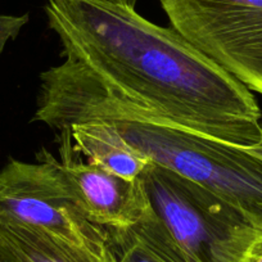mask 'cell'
I'll list each match as a JSON object with an SVG mask.
<instances>
[{
    "label": "cell",
    "instance_id": "1",
    "mask_svg": "<svg viewBox=\"0 0 262 262\" xmlns=\"http://www.w3.org/2000/svg\"><path fill=\"white\" fill-rule=\"evenodd\" d=\"M64 59L163 122L236 147L261 142L253 93L173 27L111 0H47Z\"/></svg>",
    "mask_w": 262,
    "mask_h": 262
},
{
    "label": "cell",
    "instance_id": "2",
    "mask_svg": "<svg viewBox=\"0 0 262 262\" xmlns=\"http://www.w3.org/2000/svg\"><path fill=\"white\" fill-rule=\"evenodd\" d=\"M32 120L45 123L55 134L76 123H112L148 160L200 184L256 226L262 225V158L248 148L158 120L105 89L71 60L40 75Z\"/></svg>",
    "mask_w": 262,
    "mask_h": 262
},
{
    "label": "cell",
    "instance_id": "3",
    "mask_svg": "<svg viewBox=\"0 0 262 262\" xmlns=\"http://www.w3.org/2000/svg\"><path fill=\"white\" fill-rule=\"evenodd\" d=\"M185 262H243L258 226L220 196L150 161L140 175Z\"/></svg>",
    "mask_w": 262,
    "mask_h": 262
},
{
    "label": "cell",
    "instance_id": "4",
    "mask_svg": "<svg viewBox=\"0 0 262 262\" xmlns=\"http://www.w3.org/2000/svg\"><path fill=\"white\" fill-rule=\"evenodd\" d=\"M36 162L0 168V215L98 254L112 252L104 229L89 220L59 160L45 149Z\"/></svg>",
    "mask_w": 262,
    "mask_h": 262
},
{
    "label": "cell",
    "instance_id": "5",
    "mask_svg": "<svg viewBox=\"0 0 262 262\" xmlns=\"http://www.w3.org/2000/svg\"><path fill=\"white\" fill-rule=\"evenodd\" d=\"M171 27L262 95V0H160Z\"/></svg>",
    "mask_w": 262,
    "mask_h": 262
},
{
    "label": "cell",
    "instance_id": "6",
    "mask_svg": "<svg viewBox=\"0 0 262 262\" xmlns=\"http://www.w3.org/2000/svg\"><path fill=\"white\" fill-rule=\"evenodd\" d=\"M57 139L59 163L92 223L104 230L130 228L152 210L142 178L127 180L82 161L70 130L57 134Z\"/></svg>",
    "mask_w": 262,
    "mask_h": 262
},
{
    "label": "cell",
    "instance_id": "7",
    "mask_svg": "<svg viewBox=\"0 0 262 262\" xmlns=\"http://www.w3.org/2000/svg\"><path fill=\"white\" fill-rule=\"evenodd\" d=\"M75 149L104 170L127 180L140 178L150 161L108 122L76 123L70 127Z\"/></svg>",
    "mask_w": 262,
    "mask_h": 262
},
{
    "label": "cell",
    "instance_id": "8",
    "mask_svg": "<svg viewBox=\"0 0 262 262\" xmlns=\"http://www.w3.org/2000/svg\"><path fill=\"white\" fill-rule=\"evenodd\" d=\"M0 236L21 262H117L113 252L94 253L4 215H0Z\"/></svg>",
    "mask_w": 262,
    "mask_h": 262
},
{
    "label": "cell",
    "instance_id": "9",
    "mask_svg": "<svg viewBox=\"0 0 262 262\" xmlns=\"http://www.w3.org/2000/svg\"><path fill=\"white\" fill-rule=\"evenodd\" d=\"M105 233L117 262H185L153 208L135 225Z\"/></svg>",
    "mask_w": 262,
    "mask_h": 262
},
{
    "label": "cell",
    "instance_id": "10",
    "mask_svg": "<svg viewBox=\"0 0 262 262\" xmlns=\"http://www.w3.org/2000/svg\"><path fill=\"white\" fill-rule=\"evenodd\" d=\"M29 21V14L25 16H0V54L9 40L16 39L22 27Z\"/></svg>",
    "mask_w": 262,
    "mask_h": 262
},
{
    "label": "cell",
    "instance_id": "11",
    "mask_svg": "<svg viewBox=\"0 0 262 262\" xmlns=\"http://www.w3.org/2000/svg\"><path fill=\"white\" fill-rule=\"evenodd\" d=\"M243 262H262V225L257 228V233L247 249Z\"/></svg>",
    "mask_w": 262,
    "mask_h": 262
},
{
    "label": "cell",
    "instance_id": "12",
    "mask_svg": "<svg viewBox=\"0 0 262 262\" xmlns=\"http://www.w3.org/2000/svg\"><path fill=\"white\" fill-rule=\"evenodd\" d=\"M0 262H21V259L9 248L8 244L0 236Z\"/></svg>",
    "mask_w": 262,
    "mask_h": 262
},
{
    "label": "cell",
    "instance_id": "13",
    "mask_svg": "<svg viewBox=\"0 0 262 262\" xmlns=\"http://www.w3.org/2000/svg\"><path fill=\"white\" fill-rule=\"evenodd\" d=\"M249 150H251L254 156L262 158V137H261V142H259L257 145H254V147L249 148Z\"/></svg>",
    "mask_w": 262,
    "mask_h": 262
},
{
    "label": "cell",
    "instance_id": "14",
    "mask_svg": "<svg viewBox=\"0 0 262 262\" xmlns=\"http://www.w3.org/2000/svg\"><path fill=\"white\" fill-rule=\"evenodd\" d=\"M111 2H115V3L125 4V6L131 7V8H135V4H137L138 0H111Z\"/></svg>",
    "mask_w": 262,
    "mask_h": 262
}]
</instances>
